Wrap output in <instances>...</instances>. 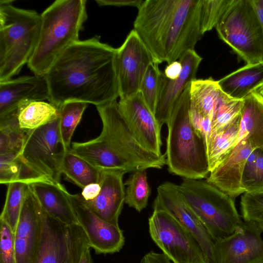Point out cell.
Here are the masks:
<instances>
[{"label":"cell","mask_w":263,"mask_h":263,"mask_svg":"<svg viewBox=\"0 0 263 263\" xmlns=\"http://www.w3.org/2000/svg\"><path fill=\"white\" fill-rule=\"evenodd\" d=\"M41 216L42 239L36 263H80L83 253L90 247L81 226L64 224L41 207Z\"/></svg>","instance_id":"cell-10"},{"label":"cell","mask_w":263,"mask_h":263,"mask_svg":"<svg viewBox=\"0 0 263 263\" xmlns=\"http://www.w3.org/2000/svg\"><path fill=\"white\" fill-rule=\"evenodd\" d=\"M190 85L176 102L166 123L165 154L171 173L183 178L201 179L210 172L205 141L190 119Z\"/></svg>","instance_id":"cell-4"},{"label":"cell","mask_w":263,"mask_h":263,"mask_svg":"<svg viewBox=\"0 0 263 263\" xmlns=\"http://www.w3.org/2000/svg\"><path fill=\"white\" fill-rule=\"evenodd\" d=\"M29 187V184L21 181L8 185L5 203L0 219L5 220L14 233Z\"/></svg>","instance_id":"cell-33"},{"label":"cell","mask_w":263,"mask_h":263,"mask_svg":"<svg viewBox=\"0 0 263 263\" xmlns=\"http://www.w3.org/2000/svg\"><path fill=\"white\" fill-rule=\"evenodd\" d=\"M101 190L99 183H93L88 184L82 189L81 195L85 201L91 200L96 198Z\"/></svg>","instance_id":"cell-42"},{"label":"cell","mask_w":263,"mask_h":263,"mask_svg":"<svg viewBox=\"0 0 263 263\" xmlns=\"http://www.w3.org/2000/svg\"><path fill=\"white\" fill-rule=\"evenodd\" d=\"M259 93L263 97V88L260 91Z\"/></svg>","instance_id":"cell-46"},{"label":"cell","mask_w":263,"mask_h":263,"mask_svg":"<svg viewBox=\"0 0 263 263\" xmlns=\"http://www.w3.org/2000/svg\"><path fill=\"white\" fill-rule=\"evenodd\" d=\"M148 229L152 240L173 263H208L196 239L167 212L154 210Z\"/></svg>","instance_id":"cell-11"},{"label":"cell","mask_w":263,"mask_h":263,"mask_svg":"<svg viewBox=\"0 0 263 263\" xmlns=\"http://www.w3.org/2000/svg\"><path fill=\"white\" fill-rule=\"evenodd\" d=\"M61 172L67 179L82 189L88 184L99 183L102 174L101 171L70 150L64 152Z\"/></svg>","instance_id":"cell-28"},{"label":"cell","mask_w":263,"mask_h":263,"mask_svg":"<svg viewBox=\"0 0 263 263\" xmlns=\"http://www.w3.org/2000/svg\"><path fill=\"white\" fill-rule=\"evenodd\" d=\"M241 184L245 192L263 191V146L254 149L249 156Z\"/></svg>","instance_id":"cell-34"},{"label":"cell","mask_w":263,"mask_h":263,"mask_svg":"<svg viewBox=\"0 0 263 263\" xmlns=\"http://www.w3.org/2000/svg\"><path fill=\"white\" fill-rule=\"evenodd\" d=\"M29 185L40 206L49 216L67 225L79 223L69 193L61 183L40 181Z\"/></svg>","instance_id":"cell-22"},{"label":"cell","mask_w":263,"mask_h":263,"mask_svg":"<svg viewBox=\"0 0 263 263\" xmlns=\"http://www.w3.org/2000/svg\"><path fill=\"white\" fill-rule=\"evenodd\" d=\"M242 139L255 148L263 146V97L259 92L243 100L238 140Z\"/></svg>","instance_id":"cell-25"},{"label":"cell","mask_w":263,"mask_h":263,"mask_svg":"<svg viewBox=\"0 0 263 263\" xmlns=\"http://www.w3.org/2000/svg\"><path fill=\"white\" fill-rule=\"evenodd\" d=\"M70 151L101 171L126 173L120 160L101 135L84 142L72 143Z\"/></svg>","instance_id":"cell-24"},{"label":"cell","mask_w":263,"mask_h":263,"mask_svg":"<svg viewBox=\"0 0 263 263\" xmlns=\"http://www.w3.org/2000/svg\"><path fill=\"white\" fill-rule=\"evenodd\" d=\"M123 173L115 171H102L100 192L95 199L85 201V204L98 216L115 226L125 203V189Z\"/></svg>","instance_id":"cell-21"},{"label":"cell","mask_w":263,"mask_h":263,"mask_svg":"<svg viewBox=\"0 0 263 263\" xmlns=\"http://www.w3.org/2000/svg\"><path fill=\"white\" fill-rule=\"evenodd\" d=\"M80 263H93L90 253V248H87L83 253Z\"/></svg>","instance_id":"cell-45"},{"label":"cell","mask_w":263,"mask_h":263,"mask_svg":"<svg viewBox=\"0 0 263 263\" xmlns=\"http://www.w3.org/2000/svg\"><path fill=\"white\" fill-rule=\"evenodd\" d=\"M241 116V113L222 129L210 135L206 144L210 172L226 159L236 146Z\"/></svg>","instance_id":"cell-26"},{"label":"cell","mask_w":263,"mask_h":263,"mask_svg":"<svg viewBox=\"0 0 263 263\" xmlns=\"http://www.w3.org/2000/svg\"><path fill=\"white\" fill-rule=\"evenodd\" d=\"M11 153L0 155V183L8 185L9 183L19 181L21 163L17 155Z\"/></svg>","instance_id":"cell-39"},{"label":"cell","mask_w":263,"mask_h":263,"mask_svg":"<svg viewBox=\"0 0 263 263\" xmlns=\"http://www.w3.org/2000/svg\"><path fill=\"white\" fill-rule=\"evenodd\" d=\"M153 208L167 212L190 232L200 246L208 263H211L214 242L184 199L178 185L166 182L158 186Z\"/></svg>","instance_id":"cell-13"},{"label":"cell","mask_w":263,"mask_h":263,"mask_svg":"<svg viewBox=\"0 0 263 263\" xmlns=\"http://www.w3.org/2000/svg\"><path fill=\"white\" fill-rule=\"evenodd\" d=\"M243 100L233 99L223 92L214 114L211 135L221 130L240 115Z\"/></svg>","instance_id":"cell-35"},{"label":"cell","mask_w":263,"mask_h":263,"mask_svg":"<svg viewBox=\"0 0 263 263\" xmlns=\"http://www.w3.org/2000/svg\"><path fill=\"white\" fill-rule=\"evenodd\" d=\"M0 226V263H16L14 233L3 219Z\"/></svg>","instance_id":"cell-40"},{"label":"cell","mask_w":263,"mask_h":263,"mask_svg":"<svg viewBox=\"0 0 263 263\" xmlns=\"http://www.w3.org/2000/svg\"><path fill=\"white\" fill-rule=\"evenodd\" d=\"M42 231L41 207L29 185L14 233L16 263H36Z\"/></svg>","instance_id":"cell-17"},{"label":"cell","mask_w":263,"mask_h":263,"mask_svg":"<svg viewBox=\"0 0 263 263\" xmlns=\"http://www.w3.org/2000/svg\"><path fill=\"white\" fill-rule=\"evenodd\" d=\"M233 0H202L201 24L202 33L215 28Z\"/></svg>","instance_id":"cell-38"},{"label":"cell","mask_w":263,"mask_h":263,"mask_svg":"<svg viewBox=\"0 0 263 263\" xmlns=\"http://www.w3.org/2000/svg\"><path fill=\"white\" fill-rule=\"evenodd\" d=\"M182 70V65L179 60L167 64L163 72L169 79H175L179 77Z\"/></svg>","instance_id":"cell-43"},{"label":"cell","mask_w":263,"mask_h":263,"mask_svg":"<svg viewBox=\"0 0 263 263\" xmlns=\"http://www.w3.org/2000/svg\"><path fill=\"white\" fill-rule=\"evenodd\" d=\"M49 99L45 76L33 74L0 82V117L32 101Z\"/></svg>","instance_id":"cell-19"},{"label":"cell","mask_w":263,"mask_h":263,"mask_svg":"<svg viewBox=\"0 0 263 263\" xmlns=\"http://www.w3.org/2000/svg\"><path fill=\"white\" fill-rule=\"evenodd\" d=\"M87 105L85 102L72 101L66 102L58 107L60 134L66 151L71 149L72 135Z\"/></svg>","instance_id":"cell-31"},{"label":"cell","mask_w":263,"mask_h":263,"mask_svg":"<svg viewBox=\"0 0 263 263\" xmlns=\"http://www.w3.org/2000/svg\"><path fill=\"white\" fill-rule=\"evenodd\" d=\"M254 149L249 140H238L230 155L210 172L206 181L233 199L243 194L242 175L247 161Z\"/></svg>","instance_id":"cell-20"},{"label":"cell","mask_w":263,"mask_h":263,"mask_svg":"<svg viewBox=\"0 0 263 263\" xmlns=\"http://www.w3.org/2000/svg\"><path fill=\"white\" fill-rule=\"evenodd\" d=\"M261 234L244 222L232 235L214 242L211 263H263Z\"/></svg>","instance_id":"cell-16"},{"label":"cell","mask_w":263,"mask_h":263,"mask_svg":"<svg viewBox=\"0 0 263 263\" xmlns=\"http://www.w3.org/2000/svg\"><path fill=\"white\" fill-rule=\"evenodd\" d=\"M59 117L58 108L44 101L29 102L20 107L18 111L20 126L26 132L42 126Z\"/></svg>","instance_id":"cell-29"},{"label":"cell","mask_w":263,"mask_h":263,"mask_svg":"<svg viewBox=\"0 0 263 263\" xmlns=\"http://www.w3.org/2000/svg\"><path fill=\"white\" fill-rule=\"evenodd\" d=\"M18 111L0 117V155L18 153L22 147L26 131L20 126Z\"/></svg>","instance_id":"cell-30"},{"label":"cell","mask_w":263,"mask_h":263,"mask_svg":"<svg viewBox=\"0 0 263 263\" xmlns=\"http://www.w3.org/2000/svg\"><path fill=\"white\" fill-rule=\"evenodd\" d=\"M119 110L138 142L158 156L161 152V127L140 92L118 102Z\"/></svg>","instance_id":"cell-15"},{"label":"cell","mask_w":263,"mask_h":263,"mask_svg":"<svg viewBox=\"0 0 263 263\" xmlns=\"http://www.w3.org/2000/svg\"><path fill=\"white\" fill-rule=\"evenodd\" d=\"M263 27V0H252ZM263 63V60L262 61Z\"/></svg>","instance_id":"cell-44"},{"label":"cell","mask_w":263,"mask_h":263,"mask_svg":"<svg viewBox=\"0 0 263 263\" xmlns=\"http://www.w3.org/2000/svg\"><path fill=\"white\" fill-rule=\"evenodd\" d=\"M125 203L140 212L145 209L151 194L146 170L133 172L125 181Z\"/></svg>","instance_id":"cell-32"},{"label":"cell","mask_w":263,"mask_h":263,"mask_svg":"<svg viewBox=\"0 0 263 263\" xmlns=\"http://www.w3.org/2000/svg\"><path fill=\"white\" fill-rule=\"evenodd\" d=\"M13 2L0 1V82L11 79L28 63L40 30L41 15Z\"/></svg>","instance_id":"cell-5"},{"label":"cell","mask_w":263,"mask_h":263,"mask_svg":"<svg viewBox=\"0 0 263 263\" xmlns=\"http://www.w3.org/2000/svg\"><path fill=\"white\" fill-rule=\"evenodd\" d=\"M69 197L79 224L86 235L90 248L97 254L119 252L125 243L123 233L119 226L98 216L85 204L81 194L69 193Z\"/></svg>","instance_id":"cell-14"},{"label":"cell","mask_w":263,"mask_h":263,"mask_svg":"<svg viewBox=\"0 0 263 263\" xmlns=\"http://www.w3.org/2000/svg\"><path fill=\"white\" fill-rule=\"evenodd\" d=\"M190 92V109L212 120L223 93L218 81L212 77L195 79L191 83Z\"/></svg>","instance_id":"cell-27"},{"label":"cell","mask_w":263,"mask_h":263,"mask_svg":"<svg viewBox=\"0 0 263 263\" xmlns=\"http://www.w3.org/2000/svg\"><path fill=\"white\" fill-rule=\"evenodd\" d=\"M117 48L98 36L69 46L45 74L48 101L58 108L72 101L96 106L117 100L119 90L115 68Z\"/></svg>","instance_id":"cell-1"},{"label":"cell","mask_w":263,"mask_h":263,"mask_svg":"<svg viewBox=\"0 0 263 263\" xmlns=\"http://www.w3.org/2000/svg\"><path fill=\"white\" fill-rule=\"evenodd\" d=\"M85 0H57L41 14L37 42L27 63L34 74L45 76L59 57L79 41L87 18Z\"/></svg>","instance_id":"cell-3"},{"label":"cell","mask_w":263,"mask_h":263,"mask_svg":"<svg viewBox=\"0 0 263 263\" xmlns=\"http://www.w3.org/2000/svg\"><path fill=\"white\" fill-rule=\"evenodd\" d=\"M153 58L133 29L122 45L117 48L115 68L120 99L130 97L139 92L140 86Z\"/></svg>","instance_id":"cell-12"},{"label":"cell","mask_w":263,"mask_h":263,"mask_svg":"<svg viewBox=\"0 0 263 263\" xmlns=\"http://www.w3.org/2000/svg\"><path fill=\"white\" fill-rule=\"evenodd\" d=\"M144 0H96V2L100 6H111L116 7L130 6L138 9Z\"/></svg>","instance_id":"cell-41"},{"label":"cell","mask_w":263,"mask_h":263,"mask_svg":"<svg viewBox=\"0 0 263 263\" xmlns=\"http://www.w3.org/2000/svg\"><path fill=\"white\" fill-rule=\"evenodd\" d=\"M102 123L100 135L119 158L126 173L166 165L165 154L158 156L136 140L121 115L117 100L96 106Z\"/></svg>","instance_id":"cell-9"},{"label":"cell","mask_w":263,"mask_h":263,"mask_svg":"<svg viewBox=\"0 0 263 263\" xmlns=\"http://www.w3.org/2000/svg\"><path fill=\"white\" fill-rule=\"evenodd\" d=\"M161 72L158 63H152L144 75L139 90L144 100L154 114L158 97Z\"/></svg>","instance_id":"cell-37"},{"label":"cell","mask_w":263,"mask_h":263,"mask_svg":"<svg viewBox=\"0 0 263 263\" xmlns=\"http://www.w3.org/2000/svg\"><path fill=\"white\" fill-rule=\"evenodd\" d=\"M215 28L247 64L262 63L263 27L252 0H233Z\"/></svg>","instance_id":"cell-8"},{"label":"cell","mask_w":263,"mask_h":263,"mask_svg":"<svg viewBox=\"0 0 263 263\" xmlns=\"http://www.w3.org/2000/svg\"><path fill=\"white\" fill-rule=\"evenodd\" d=\"M202 0H144L138 8L134 29L155 62L167 64L194 50L203 36Z\"/></svg>","instance_id":"cell-2"},{"label":"cell","mask_w":263,"mask_h":263,"mask_svg":"<svg viewBox=\"0 0 263 263\" xmlns=\"http://www.w3.org/2000/svg\"><path fill=\"white\" fill-rule=\"evenodd\" d=\"M178 189L214 242L243 224L233 198L206 180L183 178Z\"/></svg>","instance_id":"cell-6"},{"label":"cell","mask_w":263,"mask_h":263,"mask_svg":"<svg viewBox=\"0 0 263 263\" xmlns=\"http://www.w3.org/2000/svg\"><path fill=\"white\" fill-rule=\"evenodd\" d=\"M202 58L194 50L185 52L179 59L182 70L178 78H167L161 72L155 116L162 127L166 124L176 102L185 89L196 79Z\"/></svg>","instance_id":"cell-18"},{"label":"cell","mask_w":263,"mask_h":263,"mask_svg":"<svg viewBox=\"0 0 263 263\" xmlns=\"http://www.w3.org/2000/svg\"><path fill=\"white\" fill-rule=\"evenodd\" d=\"M223 92L229 97L243 100L263 88V63L247 64L218 81Z\"/></svg>","instance_id":"cell-23"},{"label":"cell","mask_w":263,"mask_h":263,"mask_svg":"<svg viewBox=\"0 0 263 263\" xmlns=\"http://www.w3.org/2000/svg\"><path fill=\"white\" fill-rule=\"evenodd\" d=\"M59 121V117L26 132L17 155L22 164L19 181L28 184L40 181L61 183L62 161L66 150L60 137Z\"/></svg>","instance_id":"cell-7"},{"label":"cell","mask_w":263,"mask_h":263,"mask_svg":"<svg viewBox=\"0 0 263 263\" xmlns=\"http://www.w3.org/2000/svg\"><path fill=\"white\" fill-rule=\"evenodd\" d=\"M243 222L263 232V191L245 192L241 197Z\"/></svg>","instance_id":"cell-36"}]
</instances>
